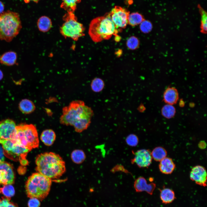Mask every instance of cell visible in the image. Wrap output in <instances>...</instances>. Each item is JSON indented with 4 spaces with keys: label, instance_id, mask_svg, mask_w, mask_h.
I'll use <instances>...</instances> for the list:
<instances>
[{
    "label": "cell",
    "instance_id": "cell-1",
    "mask_svg": "<svg viewBox=\"0 0 207 207\" xmlns=\"http://www.w3.org/2000/svg\"><path fill=\"white\" fill-rule=\"evenodd\" d=\"M93 114L92 110L83 101H74L63 108L60 122L64 125L73 126L76 132L80 133L88 127Z\"/></svg>",
    "mask_w": 207,
    "mask_h": 207
},
{
    "label": "cell",
    "instance_id": "cell-2",
    "mask_svg": "<svg viewBox=\"0 0 207 207\" xmlns=\"http://www.w3.org/2000/svg\"><path fill=\"white\" fill-rule=\"evenodd\" d=\"M37 172L51 179H57L66 170L65 163L59 155L47 152L38 155L36 159Z\"/></svg>",
    "mask_w": 207,
    "mask_h": 207
},
{
    "label": "cell",
    "instance_id": "cell-3",
    "mask_svg": "<svg viewBox=\"0 0 207 207\" xmlns=\"http://www.w3.org/2000/svg\"><path fill=\"white\" fill-rule=\"evenodd\" d=\"M118 30L108 13L93 19L90 24L88 33L92 41L98 43L109 39L113 35L117 36Z\"/></svg>",
    "mask_w": 207,
    "mask_h": 207
},
{
    "label": "cell",
    "instance_id": "cell-4",
    "mask_svg": "<svg viewBox=\"0 0 207 207\" xmlns=\"http://www.w3.org/2000/svg\"><path fill=\"white\" fill-rule=\"evenodd\" d=\"M52 183L51 179L37 172L29 177L25 184L27 196L42 200L48 195Z\"/></svg>",
    "mask_w": 207,
    "mask_h": 207
},
{
    "label": "cell",
    "instance_id": "cell-5",
    "mask_svg": "<svg viewBox=\"0 0 207 207\" xmlns=\"http://www.w3.org/2000/svg\"><path fill=\"white\" fill-rule=\"evenodd\" d=\"M22 28L19 14L10 11L0 14V39L10 42Z\"/></svg>",
    "mask_w": 207,
    "mask_h": 207
},
{
    "label": "cell",
    "instance_id": "cell-6",
    "mask_svg": "<svg viewBox=\"0 0 207 207\" xmlns=\"http://www.w3.org/2000/svg\"><path fill=\"white\" fill-rule=\"evenodd\" d=\"M15 135L12 140L30 151L38 147L39 141L37 129L32 124H21L16 126Z\"/></svg>",
    "mask_w": 207,
    "mask_h": 207
},
{
    "label": "cell",
    "instance_id": "cell-7",
    "mask_svg": "<svg viewBox=\"0 0 207 207\" xmlns=\"http://www.w3.org/2000/svg\"><path fill=\"white\" fill-rule=\"evenodd\" d=\"M64 22L60 29V33L65 38L68 37L77 41L85 35V28L83 24L77 21L74 12H67L63 17Z\"/></svg>",
    "mask_w": 207,
    "mask_h": 207
},
{
    "label": "cell",
    "instance_id": "cell-8",
    "mask_svg": "<svg viewBox=\"0 0 207 207\" xmlns=\"http://www.w3.org/2000/svg\"><path fill=\"white\" fill-rule=\"evenodd\" d=\"M0 143L2 145L4 154L6 156L13 160L20 161L22 165L27 164L26 157L30 150L11 139H0Z\"/></svg>",
    "mask_w": 207,
    "mask_h": 207
},
{
    "label": "cell",
    "instance_id": "cell-9",
    "mask_svg": "<svg viewBox=\"0 0 207 207\" xmlns=\"http://www.w3.org/2000/svg\"><path fill=\"white\" fill-rule=\"evenodd\" d=\"M109 14L117 28H125L128 24L130 12L126 9L119 6H115Z\"/></svg>",
    "mask_w": 207,
    "mask_h": 207
},
{
    "label": "cell",
    "instance_id": "cell-10",
    "mask_svg": "<svg viewBox=\"0 0 207 207\" xmlns=\"http://www.w3.org/2000/svg\"><path fill=\"white\" fill-rule=\"evenodd\" d=\"M133 152L134 157L131 160L132 164L135 163L140 168L147 167L151 164L152 158L149 150L141 149Z\"/></svg>",
    "mask_w": 207,
    "mask_h": 207
},
{
    "label": "cell",
    "instance_id": "cell-11",
    "mask_svg": "<svg viewBox=\"0 0 207 207\" xmlns=\"http://www.w3.org/2000/svg\"><path fill=\"white\" fill-rule=\"evenodd\" d=\"M15 179L12 166L7 162H0V184L4 185L14 183Z\"/></svg>",
    "mask_w": 207,
    "mask_h": 207
},
{
    "label": "cell",
    "instance_id": "cell-12",
    "mask_svg": "<svg viewBox=\"0 0 207 207\" xmlns=\"http://www.w3.org/2000/svg\"><path fill=\"white\" fill-rule=\"evenodd\" d=\"M16 126L15 122L10 119L0 122V139H12L15 134Z\"/></svg>",
    "mask_w": 207,
    "mask_h": 207
},
{
    "label": "cell",
    "instance_id": "cell-13",
    "mask_svg": "<svg viewBox=\"0 0 207 207\" xmlns=\"http://www.w3.org/2000/svg\"><path fill=\"white\" fill-rule=\"evenodd\" d=\"M190 178L196 184L204 187L206 186L207 172L204 167L200 165L193 167L190 172Z\"/></svg>",
    "mask_w": 207,
    "mask_h": 207
},
{
    "label": "cell",
    "instance_id": "cell-14",
    "mask_svg": "<svg viewBox=\"0 0 207 207\" xmlns=\"http://www.w3.org/2000/svg\"><path fill=\"white\" fill-rule=\"evenodd\" d=\"M134 186L137 192L145 191L149 194L152 195L156 188V185L153 183H147L144 178L140 177L135 181Z\"/></svg>",
    "mask_w": 207,
    "mask_h": 207
},
{
    "label": "cell",
    "instance_id": "cell-15",
    "mask_svg": "<svg viewBox=\"0 0 207 207\" xmlns=\"http://www.w3.org/2000/svg\"><path fill=\"white\" fill-rule=\"evenodd\" d=\"M175 165L172 159L165 157L160 161L159 168L161 172L166 174L171 173L174 170Z\"/></svg>",
    "mask_w": 207,
    "mask_h": 207
},
{
    "label": "cell",
    "instance_id": "cell-16",
    "mask_svg": "<svg viewBox=\"0 0 207 207\" xmlns=\"http://www.w3.org/2000/svg\"><path fill=\"white\" fill-rule=\"evenodd\" d=\"M178 97L179 95L177 91L173 87L167 88L164 93V100L168 104L172 105L176 103Z\"/></svg>",
    "mask_w": 207,
    "mask_h": 207
},
{
    "label": "cell",
    "instance_id": "cell-17",
    "mask_svg": "<svg viewBox=\"0 0 207 207\" xmlns=\"http://www.w3.org/2000/svg\"><path fill=\"white\" fill-rule=\"evenodd\" d=\"M56 139V135L52 129H47L44 130L41 133L40 139L44 144L47 146L52 145Z\"/></svg>",
    "mask_w": 207,
    "mask_h": 207
},
{
    "label": "cell",
    "instance_id": "cell-18",
    "mask_svg": "<svg viewBox=\"0 0 207 207\" xmlns=\"http://www.w3.org/2000/svg\"><path fill=\"white\" fill-rule=\"evenodd\" d=\"M17 59L16 53L14 52L9 51L5 53L0 57V62L7 66H12L16 63Z\"/></svg>",
    "mask_w": 207,
    "mask_h": 207
},
{
    "label": "cell",
    "instance_id": "cell-19",
    "mask_svg": "<svg viewBox=\"0 0 207 207\" xmlns=\"http://www.w3.org/2000/svg\"><path fill=\"white\" fill-rule=\"evenodd\" d=\"M160 197L162 202L165 204L172 203L176 198L173 191L168 188L160 190Z\"/></svg>",
    "mask_w": 207,
    "mask_h": 207
},
{
    "label": "cell",
    "instance_id": "cell-20",
    "mask_svg": "<svg viewBox=\"0 0 207 207\" xmlns=\"http://www.w3.org/2000/svg\"><path fill=\"white\" fill-rule=\"evenodd\" d=\"M52 22L48 17L43 16L38 20L37 26L39 30L43 32H48L52 26Z\"/></svg>",
    "mask_w": 207,
    "mask_h": 207
},
{
    "label": "cell",
    "instance_id": "cell-21",
    "mask_svg": "<svg viewBox=\"0 0 207 207\" xmlns=\"http://www.w3.org/2000/svg\"><path fill=\"white\" fill-rule=\"evenodd\" d=\"M19 108L22 112L26 114L32 112L35 108L33 103L30 100L26 99L21 101L19 104Z\"/></svg>",
    "mask_w": 207,
    "mask_h": 207
},
{
    "label": "cell",
    "instance_id": "cell-22",
    "mask_svg": "<svg viewBox=\"0 0 207 207\" xmlns=\"http://www.w3.org/2000/svg\"><path fill=\"white\" fill-rule=\"evenodd\" d=\"M81 0H62L60 7L67 12H73L75 10L77 3L80 2Z\"/></svg>",
    "mask_w": 207,
    "mask_h": 207
},
{
    "label": "cell",
    "instance_id": "cell-23",
    "mask_svg": "<svg viewBox=\"0 0 207 207\" xmlns=\"http://www.w3.org/2000/svg\"><path fill=\"white\" fill-rule=\"evenodd\" d=\"M152 158L157 161H160L166 157L167 153L165 149L161 147H155L151 153Z\"/></svg>",
    "mask_w": 207,
    "mask_h": 207
},
{
    "label": "cell",
    "instance_id": "cell-24",
    "mask_svg": "<svg viewBox=\"0 0 207 207\" xmlns=\"http://www.w3.org/2000/svg\"><path fill=\"white\" fill-rule=\"evenodd\" d=\"M73 162L77 164L82 163L86 158L85 154L82 150L77 149L73 150L71 155Z\"/></svg>",
    "mask_w": 207,
    "mask_h": 207
},
{
    "label": "cell",
    "instance_id": "cell-25",
    "mask_svg": "<svg viewBox=\"0 0 207 207\" xmlns=\"http://www.w3.org/2000/svg\"><path fill=\"white\" fill-rule=\"evenodd\" d=\"M144 20L143 16L138 12L133 13L129 14L128 19V24L132 26L140 24Z\"/></svg>",
    "mask_w": 207,
    "mask_h": 207
},
{
    "label": "cell",
    "instance_id": "cell-26",
    "mask_svg": "<svg viewBox=\"0 0 207 207\" xmlns=\"http://www.w3.org/2000/svg\"><path fill=\"white\" fill-rule=\"evenodd\" d=\"M175 107L172 105L168 104L164 106L161 110L162 115L168 118L173 117L175 114Z\"/></svg>",
    "mask_w": 207,
    "mask_h": 207
},
{
    "label": "cell",
    "instance_id": "cell-27",
    "mask_svg": "<svg viewBox=\"0 0 207 207\" xmlns=\"http://www.w3.org/2000/svg\"><path fill=\"white\" fill-rule=\"evenodd\" d=\"M198 7L201 15V28L202 32L205 33L207 30V13L199 4Z\"/></svg>",
    "mask_w": 207,
    "mask_h": 207
},
{
    "label": "cell",
    "instance_id": "cell-28",
    "mask_svg": "<svg viewBox=\"0 0 207 207\" xmlns=\"http://www.w3.org/2000/svg\"><path fill=\"white\" fill-rule=\"evenodd\" d=\"M104 83L103 81L99 78H94L92 81L91 87L92 90L95 92H99L103 88Z\"/></svg>",
    "mask_w": 207,
    "mask_h": 207
},
{
    "label": "cell",
    "instance_id": "cell-29",
    "mask_svg": "<svg viewBox=\"0 0 207 207\" xmlns=\"http://www.w3.org/2000/svg\"><path fill=\"white\" fill-rule=\"evenodd\" d=\"M139 41L138 39L134 36L131 37L126 41L127 47L130 49L134 50L137 49L139 46Z\"/></svg>",
    "mask_w": 207,
    "mask_h": 207
},
{
    "label": "cell",
    "instance_id": "cell-30",
    "mask_svg": "<svg viewBox=\"0 0 207 207\" xmlns=\"http://www.w3.org/2000/svg\"><path fill=\"white\" fill-rule=\"evenodd\" d=\"M1 191L5 196L11 198L15 193L14 187L11 185H4L0 188Z\"/></svg>",
    "mask_w": 207,
    "mask_h": 207
},
{
    "label": "cell",
    "instance_id": "cell-31",
    "mask_svg": "<svg viewBox=\"0 0 207 207\" xmlns=\"http://www.w3.org/2000/svg\"><path fill=\"white\" fill-rule=\"evenodd\" d=\"M139 28L141 31L144 33L150 32L152 28V25L150 21L144 20L140 24Z\"/></svg>",
    "mask_w": 207,
    "mask_h": 207
},
{
    "label": "cell",
    "instance_id": "cell-32",
    "mask_svg": "<svg viewBox=\"0 0 207 207\" xmlns=\"http://www.w3.org/2000/svg\"><path fill=\"white\" fill-rule=\"evenodd\" d=\"M11 198L3 196L0 198V207H18L16 203L10 201Z\"/></svg>",
    "mask_w": 207,
    "mask_h": 207
},
{
    "label": "cell",
    "instance_id": "cell-33",
    "mask_svg": "<svg viewBox=\"0 0 207 207\" xmlns=\"http://www.w3.org/2000/svg\"><path fill=\"white\" fill-rule=\"evenodd\" d=\"M125 141L127 144L131 147L136 146L139 142L137 137L133 134H131L128 135L126 137Z\"/></svg>",
    "mask_w": 207,
    "mask_h": 207
},
{
    "label": "cell",
    "instance_id": "cell-34",
    "mask_svg": "<svg viewBox=\"0 0 207 207\" xmlns=\"http://www.w3.org/2000/svg\"><path fill=\"white\" fill-rule=\"evenodd\" d=\"M28 207H39L40 205V200L35 198H31L28 202Z\"/></svg>",
    "mask_w": 207,
    "mask_h": 207
},
{
    "label": "cell",
    "instance_id": "cell-35",
    "mask_svg": "<svg viewBox=\"0 0 207 207\" xmlns=\"http://www.w3.org/2000/svg\"><path fill=\"white\" fill-rule=\"evenodd\" d=\"M3 154V150L0 146V162L4 161V158Z\"/></svg>",
    "mask_w": 207,
    "mask_h": 207
},
{
    "label": "cell",
    "instance_id": "cell-36",
    "mask_svg": "<svg viewBox=\"0 0 207 207\" xmlns=\"http://www.w3.org/2000/svg\"><path fill=\"white\" fill-rule=\"evenodd\" d=\"M4 5L3 3L0 1V14H1L4 9Z\"/></svg>",
    "mask_w": 207,
    "mask_h": 207
},
{
    "label": "cell",
    "instance_id": "cell-37",
    "mask_svg": "<svg viewBox=\"0 0 207 207\" xmlns=\"http://www.w3.org/2000/svg\"><path fill=\"white\" fill-rule=\"evenodd\" d=\"M24 2L26 3H29L30 1H33L34 2L37 3L39 0H23Z\"/></svg>",
    "mask_w": 207,
    "mask_h": 207
},
{
    "label": "cell",
    "instance_id": "cell-38",
    "mask_svg": "<svg viewBox=\"0 0 207 207\" xmlns=\"http://www.w3.org/2000/svg\"><path fill=\"white\" fill-rule=\"evenodd\" d=\"M3 74L2 71L0 70V80H1L3 78Z\"/></svg>",
    "mask_w": 207,
    "mask_h": 207
},
{
    "label": "cell",
    "instance_id": "cell-39",
    "mask_svg": "<svg viewBox=\"0 0 207 207\" xmlns=\"http://www.w3.org/2000/svg\"><path fill=\"white\" fill-rule=\"evenodd\" d=\"M1 192V190H0V193Z\"/></svg>",
    "mask_w": 207,
    "mask_h": 207
}]
</instances>
